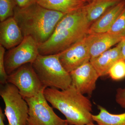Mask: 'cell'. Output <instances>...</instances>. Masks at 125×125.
<instances>
[{"instance_id": "obj_1", "label": "cell", "mask_w": 125, "mask_h": 125, "mask_svg": "<svg viewBox=\"0 0 125 125\" xmlns=\"http://www.w3.org/2000/svg\"><path fill=\"white\" fill-rule=\"evenodd\" d=\"M91 25L87 20L83 7L66 14L57 24L51 37L39 45V54L47 55L60 53L87 36Z\"/></svg>"}, {"instance_id": "obj_2", "label": "cell", "mask_w": 125, "mask_h": 125, "mask_svg": "<svg viewBox=\"0 0 125 125\" xmlns=\"http://www.w3.org/2000/svg\"><path fill=\"white\" fill-rule=\"evenodd\" d=\"M65 14L46 9L36 2L24 8L16 6L13 16L23 36H31L40 45L51 37Z\"/></svg>"}, {"instance_id": "obj_3", "label": "cell", "mask_w": 125, "mask_h": 125, "mask_svg": "<svg viewBox=\"0 0 125 125\" xmlns=\"http://www.w3.org/2000/svg\"><path fill=\"white\" fill-rule=\"evenodd\" d=\"M44 94L53 107L64 115L69 125H85L93 122L91 101L73 85L63 90L47 88Z\"/></svg>"}, {"instance_id": "obj_4", "label": "cell", "mask_w": 125, "mask_h": 125, "mask_svg": "<svg viewBox=\"0 0 125 125\" xmlns=\"http://www.w3.org/2000/svg\"><path fill=\"white\" fill-rule=\"evenodd\" d=\"M31 64L41 83L46 88L63 90L72 85L70 73L62 66L58 54L47 55L39 54Z\"/></svg>"}, {"instance_id": "obj_5", "label": "cell", "mask_w": 125, "mask_h": 125, "mask_svg": "<svg viewBox=\"0 0 125 125\" xmlns=\"http://www.w3.org/2000/svg\"><path fill=\"white\" fill-rule=\"evenodd\" d=\"M0 95L4 103L8 125H27L28 105L17 87L7 83L0 84Z\"/></svg>"}, {"instance_id": "obj_6", "label": "cell", "mask_w": 125, "mask_h": 125, "mask_svg": "<svg viewBox=\"0 0 125 125\" xmlns=\"http://www.w3.org/2000/svg\"><path fill=\"white\" fill-rule=\"evenodd\" d=\"M44 90L33 97L24 98L29 107L27 125H65L66 120L58 116L49 106Z\"/></svg>"}, {"instance_id": "obj_7", "label": "cell", "mask_w": 125, "mask_h": 125, "mask_svg": "<svg viewBox=\"0 0 125 125\" xmlns=\"http://www.w3.org/2000/svg\"><path fill=\"white\" fill-rule=\"evenodd\" d=\"M38 46L32 37L25 36L19 45L5 52V66L8 75L23 65L32 64L39 55Z\"/></svg>"}, {"instance_id": "obj_8", "label": "cell", "mask_w": 125, "mask_h": 125, "mask_svg": "<svg viewBox=\"0 0 125 125\" xmlns=\"http://www.w3.org/2000/svg\"><path fill=\"white\" fill-rule=\"evenodd\" d=\"M7 82L17 87L24 98L35 96L46 88L41 83L31 63L23 65L9 75Z\"/></svg>"}, {"instance_id": "obj_9", "label": "cell", "mask_w": 125, "mask_h": 125, "mask_svg": "<svg viewBox=\"0 0 125 125\" xmlns=\"http://www.w3.org/2000/svg\"><path fill=\"white\" fill-rule=\"evenodd\" d=\"M94 34H87L74 45L58 54L60 61L65 70L70 73L91 59L90 47Z\"/></svg>"}, {"instance_id": "obj_10", "label": "cell", "mask_w": 125, "mask_h": 125, "mask_svg": "<svg viewBox=\"0 0 125 125\" xmlns=\"http://www.w3.org/2000/svg\"><path fill=\"white\" fill-rule=\"evenodd\" d=\"M72 85L81 93L91 95L95 89L99 75L90 62L78 67L70 73Z\"/></svg>"}, {"instance_id": "obj_11", "label": "cell", "mask_w": 125, "mask_h": 125, "mask_svg": "<svg viewBox=\"0 0 125 125\" xmlns=\"http://www.w3.org/2000/svg\"><path fill=\"white\" fill-rule=\"evenodd\" d=\"M24 38L22 32L14 16L0 23V45L10 49L19 45Z\"/></svg>"}, {"instance_id": "obj_12", "label": "cell", "mask_w": 125, "mask_h": 125, "mask_svg": "<svg viewBox=\"0 0 125 125\" xmlns=\"http://www.w3.org/2000/svg\"><path fill=\"white\" fill-rule=\"evenodd\" d=\"M125 8V0L107 10L98 19L92 23L88 31V34H98L108 32Z\"/></svg>"}, {"instance_id": "obj_13", "label": "cell", "mask_w": 125, "mask_h": 125, "mask_svg": "<svg viewBox=\"0 0 125 125\" xmlns=\"http://www.w3.org/2000/svg\"><path fill=\"white\" fill-rule=\"evenodd\" d=\"M121 59V45L119 42L115 47L110 48L96 58L90 59V62L101 77L108 74L113 65Z\"/></svg>"}, {"instance_id": "obj_14", "label": "cell", "mask_w": 125, "mask_h": 125, "mask_svg": "<svg viewBox=\"0 0 125 125\" xmlns=\"http://www.w3.org/2000/svg\"><path fill=\"white\" fill-rule=\"evenodd\" d=\"M125 37L108 32L94 34L90 47L91 59L98 56L111 47L119 43Z\"/></svg>"}, {"instance_id": "obj_15", "label": "cell", "mask_w": 125, "mask_h": 125, "mask_svg": "<svg viewBox=\"0 0 125 125\" xmlns=\"http://www.w3.org/2000/svg\"><path fill=\"white\" fill-rule=\"evenodd\" d=\"M37 3L46 9L65 14L78 10L88 3L79 0H37Z\"/></svg>"}, {"instance_id": "obj_16", "label": "cell", "mask_w": 125, "mask_h": 125, "mask_svg": "<svg viewBox=\"0 0 125 125\" xmlns=\"http://www.w3.org/2000/svg\"><path fill=\"white\" fill-rule=\"evenodd\" d=\"M122 0H93L84 6L86 17L92 24L111 7Z\"/></svg>"}, {"instance_id": "obj_17", "label": "cell", "mask_w": 125, "mask_h": 125, "mask_svg": "<svg viewBox=\"0 0 125 125\" xmlns=\"http://www.w3.org/2000/svg\"><path fill=\"white\" fill-rule=\"evenodd\" d=\"M99 112L92 115L94 121L100 125H125V112L120 114L110 113L105 108L98 106Z\"/></svg>"}, {"instance_id": "obj_18", "label": "cell", "mask_w": 125, "mask_h": 125, "mask_svg": "<svg viewBox=\"0 0 125 125\" xmlns=\"http://www.w3.org/2000/svg\"><path fill=\"white\" fill-rule=\"evenodd\" d=\"M16 6L15 0H0V22L13 16Z\"/></svg>"}, {"instance_id": "obj_19", "label": "cell", "mask_w": 125, "mask_h": 125, "mask_svg": "<svg viewBox=\"0 0 125 125\" xmlns=\"http://www.w3.org/2000/svg\"><path fill=\"white\" fill-rule=\"evenodd\" d=\"M108 74L114 80H119L125 77V60L120 59L109 70Z\"/></svg>"}, {"instance_id": "obj_20", "label": "cell", "mask_w": 125, "mask_h": 125, "mask_svg": "<svg viewBox=\"0 0 125 125\" xmlns=\"http://www.w3.org/2000/svg\"><path fill=\"white\" fill-rule=\"evenodd\" d=\"M107 32L125 36V8Z\"/></svg>"}, {"instance_id": "obj_21", "label": "cell", "mask_w": 125, "mask_h": 125, "mask_svg": "<svg viewBox=\"0 0 125 125\" xmlns=\"http://www.w3.org/2000/svg\"><path fill=\"white\" fill-rule=\"evenodd\" d=\"M5 48L0 45V83L4 84L7 83L8 74L6 71L5 66L4 57Z\"/></svg>"}, {"instance_id": "obj_22", "label": "cell", "mask_w": 125, "mask_h": 125, "mask_svg": "<svg viewBox=\"0 0 125 125\" xmlns=\"http://www.w3.org/2000/svg\"><path fill=\"white\" fill-rule=\"evenodd\" d=\"M115 101L121 107L125 108V87L117 90Z\"/></svg>"}, {"instance_id": "obj_23", "label": "cell", "mask_w": 125, "mask_h": 125, "mask_svg": "<svg viewBox=\"0 0 125 125\" xmlns=\"http://www.w3.org/2000/svg\"><path fill=\"white\" fill-rule=\"evenodd\" d=\"M16 6L24 8L37 2V0H15Z\"/></svg>"}, {"instance_id": "obj_24", "label": "cell", "mask_w": 125, "mask_h": 125, "mask_svg": "<svg viewBox=\"0 0 125 125\" xmlns=\"http://www.w3.org/2000/svg\"><path fill=\"white\" fill-rule=\"evenodd\" d=\"M121 45L122 59L125 60V37L120 42Z\"/></svg>"}, {"instance_id": "obj_25", "label": "cell", "mask_w": 125, "mask_h": 125, "mask_svg": "<svg viewBox=\"0 0 125 125\" xmlns=\"http://www.w3.org/2000/svg\"><path fill=\"white\" fill-rule=\"evenodd\" d=\"M5 116L1 108H0V125H5L4 121Z\"/></svg>"}, {"instance_id": "obj_26", "label": "cell", "mask_w": 125, "mask_h": 125, "mask_svg": "<svg viewBox=\"0 0 125 125\" xmlns=\"http://www.w3.org/2000/svg\"><path fill=\"white\" fill-rule=\"evenodd\" d=\"M98 125V124H97V125H96V124H94L93 122H92V123H90L89 124H87V125Z\"/></svg>"}, {"instance_id": "obj_27", "label": "cell", "mask_w": 125, "mask_h": 125, "mask_svg": "<svg viewBox=\"0 0 125 125\" xmlns=\"http://www.w3.org/2000/svg\"><path fill=\"white\" fill-rule=\"evenodd\" d=\"M87 0V2L88 3H89V2H91V1H92L93 0Z\"/></svg>"}, {"instance_id": "obj_28", "label": "cell", "mask_w": 125, "mask_h": 125, "mask_svg": "<svg viewBox=\"0 0 125 125\" xmlns=\"http://www.w3.org/2000/svg\"><path fill=\"white\" fill-rule=\"evenodd\" d=\"M79 0L83 1H85V2H87V0ZM88 3V2H87Z\"/></svg>"}, {"instance_id": "obj_29", "label": "cell", "mask_w": 125, "mask_h": 125, "mask_svg": "<svg viewBox=\"0 0 125 125\" xmlns=\"http://www.w3.org/2000/svg\"><path fill=\"white\" fill-rule=\"evenodd\" d=\"M65 125H69V124H68V123H67V122H66V124H65Z\"/></svg>"}]
</instances>
